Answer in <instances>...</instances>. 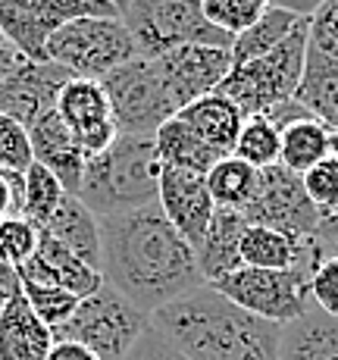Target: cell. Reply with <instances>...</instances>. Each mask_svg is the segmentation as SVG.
<instances>
[{"label":"cell","instance_id":"cb8c5ba5","mask_svg":"<svg viewBox=\"0 0 338 360\" xmlns=\"http://www.w3.org/2000/svg\"><path fill=\"white\" fill-rule=\"evenodd\" d=\"M332 154H338V131L323 126L313 116H301V120L288 122V126L282 129L279 163L285 166V169L304 176L307 169H313L316 163H323Z\"/></svg>","mask_w":338,"mask_h":360},{"label":"cell","instance_id":"d6986e66","mask_svg":"<svg viewBox=\"0 0 338 360\" xmlns=\"http://www.w3.org/2000/svg\"><path fill=\"white\" fill-rule=\"evenodd\" d=\"M178 120L185 122L210 150H216L219 157H229L235 150V141L245 126V110L235 101H229L226 94L213 91L207 98L188 103L185 110H178Z\"/></svg>","mask_w":338,"mask_h":360},{"label":"cell","instance_id":"484cf974","mask_svg":"<svg viewBox=\"0 0 338 360\" xmlns=\"http://www.w3.org/2000/svg\"><path fill=\"white\" fill-rule=\"evenodd\" d=\"M157 144V157H160L163 166H172V169H185V172H207L213 169V163H219L223 157L216 150H210L201 138L195 135L188 126H185L178 116H172L169 122H163L154 135Z\"/></svg>","mask_w":338,"mask_h":360},{"label":"cell","instance_id":"bcb514c9","mask_svg":"<svg viewBox=\"0 0 338 360\" xmlns=\"http://www.w3.org/2000/svg\"><path fill=\"white\" fill-rule=\"evenodd\" d=\"M0 307H4V301H0Z\"/></svg>","mask_w":338,"mask_h":360},{"label":"cell","instance_id":"60d3db41","mask_svg":"<svg viewBox=\"0 0 338 360\" xmlns=\"http://www.w3.org/2000/svg\"><path fill=\"white\" fill-rule=\"evenodd\" d=\"M313 238L326 254H338V213H329V217L320 219Z\"/></svg>","mask_w":338,"mask_h":360},{"label":"cell","instance_id":"7402d4cb","mask_svg":"<svg viewBox=\"0 0 338 360\" xmlns=\"http://www.w3.org/2000/svg\"><path fill=\"white\" fill-rule=\"evenodd\" d=\"M279 360H338V316L307 307L294 323L282 326Z\"/></svg>","mask_w":338,"mask_h":360},{"label":"cell","instance_id":"277c9868","mask_svg":"<svg viewBox=\"0 0 338 360\" xmlns=\"http://www.w3.org/2000/svg\"><path fill=\"white\" fill-rule=\"evenodd\" d=\"M119 16L132 34L138 57L144 60H157L188 44L232 51L235 41L207 22L201 0H129Z\"/></svg>","mask_w":338,"mask_h":360},{"label":"cell","instance_id":"4316f807","mask_svg":"<svg viewBox=\"0 0 338 360\" xmlns=\"http://www.w3.org/2000/svg\"><path fill=\"white\" fill-rule=\"evenodd\" d=\"M301 19L304 16H294V13H288V10H275V6H270L251 29H245L235 41H232V51H229L232 66L251 63V60H260V57H266V53H273L288 34L298 29Z\"/></svg>","mask_w":338,"mask_h":360},{"label":"cell","instance_id":"9a60e30c","mask_svg":"<svg viewBox=\"0 0 338 360\" xmlns=\"http://www.w3.org/2000/svg\"><path fill=\"white\" fill-rule=\"evenodd\" d=\"M69 79H72V75L53 63L25 60V63L0 85V113H6L10 120L22 122V126L29 129L41 113L57 107V94Z\"/></svg>","mask_w":338,"mask_h":360},{"label":"cell","instance_id":"f546056e","mask_svg":"<svg viewBox=\"0 0 338 360\" xmlns=\"http://www.w3.org/2000/svg\"><path fill=\"white\" fill-rule=\"evenodd\" d=\"M279 154H282V131L266 116H247L232 157L245 160L254 169H270V166L279 163Z\"/></svg>","mask_w":338,"mask_h":360},{"label":"cell","instance_id":"44dd1931","mask_svg":"<svg viewBox=\"0 0 338 360\" xmlns=\"http://www.w3.org/2000/svg\"><path fill=\"white\" fill-rule=\"evenodd\" d=\"M41 232L57 238L75 257H82L100 273V219L82 204L79 195H66L60 200V207Z\"/></svg>","mask_w":338,"mask_h":360},{"label":"cell","instance_id":"d590c367","mask_svg":"<svg viewBox=\"0 0 338 360\" xmlns=\"http://www.w3.org/2000/svg\"><path fill=\"white\" fill-rule=\"evenodd\" d=\"M310 304L329 316H338V254H326L310 276Z\"/></svg>","mask_w":338,"mask_h":360},{"label":"cell","instance_id":"d6a6232c","mask_svg":"<svg viewBox=\"0 0 338 360\" xmlns=\"http://www.w3.org/2000/svg\"><path fill=\"white\" fill-rule=\"evenodd\" d=\"M38 241H41V229L32 219L19 217V213L0 219V260L6 266L13 269L25 266L32 260V254L38 251Z\"/></svg>","mask_w":338,"mask_h":360},{"label":"cell","instance_id":"ab89813d","mask_svg":"<svg viewBox=\"0 0 338 360\" xmlns=\"http://www.w3.org/2000/svg\"><path fill=\"white\" fill-rule=\"evenodd\" d=\"M25 60L29 57H22V53L13 47V41H6V34L0 32V85H4V82L25 63Z\"/></svg>","mask_w":338,"mask_h":360},{"label":"cell","instance_id":"52a82bcc","mask_svg":"<svg viewBox=\"0 0 338 360\" xmlns=\"http://www.w3.org/2000/svg\"><path fill=\"white\" fill-rule=\"evenodd\" d=\"M148 329L150 316L103 282L94 295L82 297L75 314L53 332V338L85 345L98 360H126Z\"/></svg>","mask_w":338,"mask_h":360},{"label":"cell","instance_id":"f6af8a7d","mask_svg":"<svg viewBox=\"0 0 338 360\" xmlns=\"http://www.w3.org/2000/svg\"><path fill=\"white\" fill-rule=\"evenodd\" d=\"M110 4H113V6H116V10H119V13H122V6H126V4H129V0H110Z\"/></svg>","mask_w":338,"mask_h":360},{"label":"cell","instance_id":"30bf717a","mask_svg":"<svg viewBox=\"0 0 338 360\" xmlns=\"http://www.w3.org/2000/svg\"><path fill=\"white\" fill-rule=\"evenodd\" d=\"M238 213L247 226H266L292 238H313L323 219V213L310 204L301 176L282 163L257 169V188Z\"/></svg>","mask_w":338,"mask_h":360},{"label":"cell","instance_id":"8d00e7d4","mask_svg":"<svg viewBox=\"0 0 338 360\" xmlns=\"http://www.w3.org/2000/svg\"><path fill=\"white\" fill-rule=\"evenodd\" d=\"M307 38L313 51H320L323 57L338 63V0H326L307 19Z\"/></svg>","mask_w":338,"mask_h":360},{"label":"cell","instance_id":"e575fe53","mask_svg":"<svg viewBox=\"0 0 338 360\" xmlns=\"http://www.w3.org/2000/svg\"><path fill=\"white\" fill-rule=\"evenodd\" d=\"M304 182V191L310 198V204L329 217V213H338V154L326 157L323 163H316L313 169H307L301 176Z\"/></svg>","mask_w":338,"mask_h":360},{"label":"cell","instance_id":"ba28073f","mask_svg":"<svg viewBox=\"0 0 338 360\" xmlns=\"http://www.w3.org/2000/svg\"><path fill=\"white\" fill-rule=\"evenodd\" d=\"M316 263H301L294 269H254L238 266L219 279L207 282L235 307L260 316L275 326H288L310 307V276Z\"/></svg>","mask_w":338,"mask_h":360},{"label":"cell","instance_id":"9c48e42d","mask_svg":"<svg viewBox=\"0 0 338 360\" xmlns=\"http://www.w3.org/2000/svg\"><path fill=\"white\" fill-rule=\"evenodd\" d=\"M119 135H157L178 113L154 60L135 57L100 79Z\"/></svg>","mask_w":338,"mask_h":360},{"label":"cell","instance_id":"ac0fdd59","mask_svg":"<svg viewBox=\"0 0 338 360\" xmlns=\"http://www.w3.org/2000/svg\"><path fill=\"white\" fill-rule=\"evenodd\" d=\"M326 257L316 238H292L266 226H247L241 238V266L254 269H294L301 263H320Z\"/></svg>","mask_w":338,"mask_h":360},{"label":"cell","instance_id":"7a4b0ae2","mask_svg":"<svg viewBox=\"0 0 338 360\" xmlns=\"http://www.w3.org/2000/svg\"><path fill=\"white\" fill-rule=\"evenodd\" d=\"M150 326L188 360H279L282 326L235 307L210 285L160 307Z\"/></svg>","mask_w":338,"mask_h":360},{"label":"cell","instance_id":"7bdbcfd3","mask_svg":"<svg viewBox=\"0 0 338 360\" xmlns=\"http://www.w3.org/2000/svg\"><path fill=\"white\" fill-rule=\"evenodd\" d=\"M323 4H326V0H270V6H275V10H288V13L304 16V19L313 16Z\"/></svg>","mask_w":338,"mask_h":360},{"label":"cell","instance_id":"2e32d148","mask_svg":"<svg viewBox=\"0 0 338 360\" xmlns=\"http://www.w3.org/2000/svg\"><path fill=\"white\" fill-rule=\"evenodd\" d=\"M19 282H34V285H53L72 292L75 297H88L103 285V276L94 266H88L82 257H75L66 245H60L57 238L41 232L38 251L32 254V260L25 266L16 269Z\"/></svg>","mask_w":338,"mask_h":360},{"label":"cell","instance_id":"5bb4252c","mask_svg":"<svg viewBox=\"0 0 338 360\" xmlns=\"http://www.w3.org/2000/svg\"><path fill=\"white\" fill-rule=\"evenodd\" d=\"M157 204H160L163 217L172 223V229L197 251V245L204 241L213 223V213H216V204H213L210 188H207V176L163 166Z\"/></svg>","mask_w":338,"mask_h":360},{"label":"cell","instance_id":"1f68e13d","mask_svg":"<svg viewBox=\"0 0 338 360\" xmlns=\"http://www.w3.org/2000/svg\"><path fill=\"white\" fill-rule=\"evenodd\" d=\"M201 10L210 25H216L229 38H238L270 10V0H201Z\"/></svg>","mask_w":338,"mask_h":360},{"label":"cell","instance_id":"3957f363","mask_svg":"<svg viewBox=\"0 0 338 360\" xmlns=\"http://www.w3.org/2000/svg\"><path fill=\"white\" fill-rule=\"evenodd\" d=\"M163 163L154 135H119L103 154L88 157L79 198L98 219L157 204Z\"/></svg>","mask_w":338,"mask_h":360},{"label":"cell","instance_id":"83f0119b","mask_svg":"<svg viewBox=\"0 0 338 360\" xmlns=\"http://www.w3.org/2000/svg\"><path fill=\"white\" fill-rule=\"evenodd\" d=\"M207 188H210V198L216 207L241 210L257 188V169L229 154L219 163H213V169L207 172Z\"/></svg>","mask_w":338,"mask_h":360},{"label":"cell","instance_id":"f35d334b","mask_svg":"<svg viewBox=\"0 0 338 360\" xmlns=\"http://www.w3.org/2000/svg\"><path fill=\"white\" fill-rule=\"evenodd\" d=\"M22 210V176L0 172V219Z\"/></svg>","mask_w":338,"mask_h":360},{"label":"cell","instance_id":"4dcf8cb0","mask_svg":"<svg viewBox=\"0 0 338 360\" xmlns=\"http://www.w3.org/2000/svg\"><path fill=\"white\" fill-rule=\"evenodd\" d=\"M19 292L29 301L32 314L51 332H57L63 323H69V316L75 314V307L82 301L72 292H63V288H53V285H34V282H19Z\"/></svg>","mask_w":338,"mask_h":360},{"label":"cell","instance_id":"74e56055","mask_svg":"<svg viewBox=\"0 0 338 360\" xmlns=\"http://www.w3.org/2000/svg\"><path fill=\"white\" fill-rule=\"evenodd\" d=\"M126 360H188V357H185L163 332H157L150 326L141 338H138V345L129 351Z\"/></svg>","mask_w":338,"mask_h":360},{"label":"cell","instance_id":"f1b7e54d","mask_svg":"<svg viewBox=\"0 0 338 360\" xmlns=\"http://www.w3.org/2000/svg\"><path fill=\"white\" fill-rule=\"evenodd\" d=\"M66 195L69 191L60 185V179L51 169H44L41 163H32V169L22 176V210H19V217L32 219L38 229H44L47 219L53 217V210Z\"/></svg>","mask_w":338,"mask_h":360},{"label":"cell","instance_id":"8fae6325","mask_svg":"<svg viewBox=\"0 0 338 360\" xmlns=\"http://www.w3.org/2000/svg\"><path fill=\"white\" fill-rule=\"evenodd\" d=\"M79 16H119V10L110 0H0V32L34 63H47V38Z\"/></svg>","mask_w":338,"mask_h":360},{"label":"cell","instance_id":"836d02e7","mask_svg":"<svg viewBox=\"0 0 338 360\" xmlns=\"http://www.w3.org/2000/svg\"><path fill=\"white\" fill-rule=\"evenodd\" d=\"M34 163L29 129L22 122L10 120L6 113H0V172L6 176H25Z\"/></svg>","mask_w":338,"mask_h":360},{"label":"cell","instance_id":"6da1fadb","mask_svg":"<svg viewBox=\"0 0 338 360\" xmlns=\"http://www.w3.org/2000/svg\"><path fill=\"white\" fill-rule=\"evenodd\" d=\"M100 276L148 316L207 285L195 248L172 229L160 204L100 219Z\"/></svg>","mask_w":338,"mask_h":360},{"label":"cell","instance_id":"7c38bea8","mask_svg":"<svg viewBox=\"0 0 338 360\" xmlns=\"http://www.w3.org/2000/svg\"><path fill=\"white\" fill-rule=\"evenodd\" d=\"M69 129V135L75 138L85 157H98L110 144L119 138L113 120V107L103 91L100 82L91 79H69L57 94V107H53Z\"/></svg>","mask_w":338,"mask_h":360},{"label":"cell","instance_id":"d4e9b609","mask_svg":"<svg viewBox=\"0 0 338 360\" xmlns=\"http://www.w3.org/2000/svg\"><path fill=\"white\" fill-rule=\"evenodd\" d=\"M294 101L313 120H320L323 126L338 131V63L335 60L323 57L320 51L307 47L304 75H301V85L294 91Z\"/></svg>","mask_w":338,"mask_h":360},{"label":"cell","instance_id":"8992f818","mask_svg":"<svg viewBox=\"0 0 338 360\" xmlns=\"http://www.w3.org/2000/svg\"><path fill=\"white\" fill-rule=\"evenodd\" d=\"M44 57L72 79L100 82L116 66L135 60L138 51L122 16H79L47 38Z\"/></svg>","mask_w":338,"mask_h":360},{"label":"cell","instance_id":"ffe728a7","mask_svg":"<svg viewBox=\"0 0 338 360\" xmlns=\"http://www.w3.org/2000/svg\"><path fill=\"white\" fill-rule=\"evenodd\" d=\"M53 332L32 314L22 292L0 307V360H47Z\"/></svg>","mask_w":338,"mask_h":360},{"label":"cell","instance_id":"603a6c76","mask_svg":"<svg viewBox=\"0 0 338 360\" xmlns=\"http://www.w3.org/2000/svg\"><path fill=\"white\" fill-rule=\"evenodd\" d=\"M245 229H247V223L238 210L216 207L210 229H207L204 241L195 251L197 266L204 273V282H213L241 266V238H245Z\"/></svg>","mask_w":338,"mask_h":360},{"label":"cell","instance_id":"5b68a950","mask_svg":"<svg viewBox=\"0 0 338 360\" xmlns=\"http://www.w3.org/2000/svg\"><path fill=\"white\" fill-rule=\"evenodd\" d=\"M307 47H310L307 19H301L298 29L288 34L273 53L251 60V63L232 66L216 91L226 94L229 101H235L245 110V116L273 113L275 107L294 101V91H298L301 75H304Z\"/></svg>","mask_w":338,"mask_h":360},{"label":"cell","instance_id":"b9f144b4","mask_svg":"<svg viewBox=\"0 0 338 360\" xmlns=\"http://www.w3.org/2000/svg\"><path fill=\"white\" fill-rule=\"evenodd\" d=\"M47 360H98V357H94L91 351H88L85 345H79V342L53 338V348H51V354H47Z\"/></svg>","mask_w":338,"mask_h":360},{"label":"cell","instance_id":"e0dca14e","mask_svg":"<svg viewBox=\"0 0 338 360\" xmlns=\"http://www.w3.org/2000/svg\"><path fill=\"white\" fill-rule=\"evenodd\" d=\"M29 141L34 163H41L44 169H51L60 179V185L69 195H79L82 188V172H85V150L75 144V138L69 135L57 110H47L29 126Z\"/></svg>","mask_w":338,"mask_h":360},{"label":"cell","instance_id":"ee69618b","mask_svg":"<svg viewBox=\"0 0 338 360\" xmlns=\"http://www.w3.org/2000/svg\"><path fill=\"white\" fill-rule=\"evenodd\" d=\"M19 292V273L0 260V301H10Z\"/></svg>","mask_w":338,"mask_h":360},{"label":"cell","instance_id":"4fadbf2b","mask_svg":"<svg viewBox=\"0 0 338 360\" xmlns=\"http://www.w3.org/2000/svg\"><path fill=\"white\" fill-rule=\"evenodd\" d=\"M160 69V79L167 85L176 110H185L188 103L213 94L232 69V53L226 47H204L188 44L169 51L154 60Z\"/></svg>","mask_w":338,"mask_h":360}]
</instances>
